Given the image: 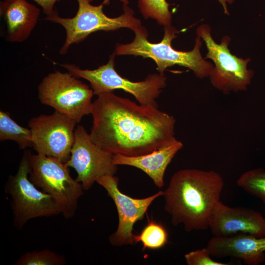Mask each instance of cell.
Returning a JSON list of instances; mask_svg holds the SVG:
<instances>
[{
    "label": "cell",
    "instance_id": "20",
    "mask_svg": "<svg viewBox=\"0 0 265 265\" xmlns=\"http://www.w3.org/2000/svg\"><path fill=\"white\" fill-rule=\"evenodd\" d=\"M166 0H138V6L144 18L154 19L164 26L170 25L172 13Z\"/></svg>",
    "mask_w": 265,
    "mask_h": 265
},
{
    "label": "cell",
    "instance_id": "11",
    "mask_svg": "<svg viewBox=\"0 0 265 265\" xmlns=\"http://www.w3.org/2000/svg\"><path fill=\"white\" fill-rule=\"evenodd\" d=\"M113 155L95 144L85 129L78 125L71 156L65 164L76 170V180L84 190H88L100 177L116 173L118 168L113 162Z\"/></svg>",
    "mask_w": 265,
    "mask_h": 265
},
{
    "label": "cell",
    "instance_id": "21",
    "mask_svg": "<svg viewBox=\"0 0 265 265\" xmlns=\"http://www.w3.org/2000/svg\"><path fill=\"white\" fill-rule=\"evenodd\" d=\"M66 260L63 255H59L48 249L41 251L27 252L21 256L14 265H63Z\"/></svg>",
    "mask_w": 265,
    "mask_h": 265
},
{
    "label": "cell",
    "instance_id": "17",
    "mask_svg": "<svg viewBox=\"0 0 265 265\" xmlns=\"http://www.w3.org/2000/svg\"><path fill=\"white\" fill-rule=\"evenodd\" d=\"M12 140L21 149L32 147V135L30 129L23 127L16 123L10 117V113L0 111V140Z\"/></svg>",
    "mask_w": 265,
    "mask_h": 265
},
{
    "label": "cell",
    "instance_id": "1",
    "mask_svg": "<svg viewBox=\"0 0 265 265\" xmlns=\"http://www.w3.org/2000/svg\"><path fill=\"white\" fill-rule=\"evenodd\" d=\"M93 102V142L113 155L134 157L170 143L175 136L174 117L158 107L137 104L113 92L101 94Z\"/></svg>",
    "mask_w": 265,
    "mask_h": 265
},
{
    "label": "cell",
    "instance_id": "19",
    "mask_svg": "<svg viewBox=\"0 0 265 265\" xmlns=\"http://www.w3.org/2000/svg\"><path fill=\"white\" fill-rule=\"evenodd\" d=\"M237 185L247 193L260 198L265 203V170L255 168L242 173L237 181Z\"/></svg>",
    "mask_w": 265,
    "mask_h": 265
},
{
    "label": "cell",
    "instance_id": "4",
    "mask_svg": "<svg viewBox=\"0 0 265 265\" xmlns=\"http://www.w3.org/2000/svg\"><path fill=\"white\" fill-rule=\"evenodd\" d=\"M79 8L73 18H63L58 15L56 10L47 16L46 21L57 23L65 29L66 37L60 49L59 53L65 54L70 46L83 41L91 33L99 30L111 31L122 27L129 28L133 31L141 26L140 21L134 17L133 11L128 6L127 0L123 2L124 13L119 17L110 18L103 12L104 4L109 0H105L98 5L91 4L93 0H77Z\"/></svg>",
    "mask_w": 265,
    "mask_h": 265
},
{
    "label": "cell",
    "instance_id": "3",
    "mask_svg": "<svg viewBox=\"0 0 265 265\" xmlns=\"http://www.w3.org/2000/svg\"><path fill=\"white\" fill-rule=\"evenodd\" d=\"M133 31L135 38L132 42L116 45L114 52L116 55L150 58L157 64L159 73H164L169 67L178 65L191 70L199 78L209 77L213 66L202 57L200 53L202 42L199 36L195 39L192 50L183 52L172 46V41L179 31L171 25L164 26L163 38L157 43H151L147 40L148 32L142 26Z\"/></svg>",
    "mask_w": 265,
    "mask_h": 265
},
{
    "label": "cell",
    "instance_id": "15",
    "mask_svg": "<svg viewBox=\"0 0 265 265\" xmlns=\"http://www.w3.org/2000/svg\"><path fill=\"white\" fill-rule=\"evenodd\" d=\"M183 146V143L176 138L164 147L146 154L134 157L114 154L113 162L117 166L128 165L141 170L160 188L164 185V176L168 165Z\"/></svg>",
    "mask_w": 265,
    "mask_h": 265
},
{
    "label": "cell",
    "instance_id": "18",
    "mask_svg": "<svg viewBox=\"0 0 265 265\" xmlns=\"http://www.w3.org/2000/svg\"><path fill=\"white\" fill-rule=\"evenodd\" d=\"M168 233L165 228L153 220L148 224L138 235H134L135 243L141 242L143 249H156L162 247L168 242Z\"/></svg>",
    "mask_w": 265,
    "mask_h": 265
},
{
    "label": "cell",
    "instance_id": "12",
    "mask_svg": "<svg viewBox=\"0 0 265 265\" xmlns=\"http://www.w3.org/2000/svg\"><path fill=\"white\" fill-rule=\"evenodd\" d=\"M118 178L106 175L98 178L96 182L106 191L114 201L119 218L116 231L109 237V241L114 246L132 245L135 243L132 230L134 224L142 219L149 207L158 197L163 196V191L142 199H135L121 192L118 188Z\"/></svg>",
    "mask_w": 265,
    "mask_h": 265
},
{
    "label": "cell",
    "instance_id": "23",
    "mask_svg": "<svg viewBox=\"0 0 265 265\" xmlns=\"http://www.w3.org/2000/svg\"><path fill=\"white\" fill-rule=\"evenodd\" d=\"M38 3L42 8L44 13L47 16L53 14L55 10L54 6L56 1L60 0H33Z\"/></svg>",
    "mask_w": 265,
    "mask_h": 265
},
{
    "label": "cell",
    "instance_id": "5",
    "mask_svg": "<svg viewBox=\"0 0 265 265\" xmlns=\"http://www.w3.org/2000/svg\"><path fill=\"white\" fill-rule=\"evenodd\" d=\"M115 53L109 56L105 64L94 70L82 69L74 64L61 65L75 77L88 80L94 95L113 92L122 89L132 95L139 104L158 107L156 99L166 86L164 73L149 75L140 81H132L120 76L114 68Z\"/></svg>",
    "mask_w": 265,
    "mask_h": 265
},
{
    "label": "cell",
    "instance_id": "13",
    "mask_svg": "<svg viewBox=\"0 0 265 265\" xmlns=\"http://www.w3.org/2000/svg\"><path fill=\"white\" fill-rule=\"evenodd\" d=\"M209 228L216 237L240 234L263 237H265V217L252 209L231 207L219 201L212 211Z\"/></svg>",
    "mask_w": 265,
    "mask_h": 265
},
{
    "label": "cell",
    "instance_id": "7",
    "mask_svg": "<svg viewBox=\"0 0 265 265\" xmlns=\"http://www.w3.org/2000/svg\"><path fill=\"white\" fill-rule=\"evenodd\" d=\"M25 152L17 172L9 176L4 190L11 197L13 225L20 229L32 218L62 213L53 197L38 189L29 180V156Z\"/></svg>",
    "mask_w": 265,
    "mask_h": 265
},
{
    "label": "cell",
    "instance_id": "2",
    "mask_svg": "<svg viewBox=\"0 0 265 265\" xmlns=\"http://www.w3.org/2000/svg\"><path fill=\"white\" fill-rule=\"evenodd\" d=\"M224 185L222 176L213 170L187 168L175 172L163 195L172 224H183L187 232L209 228Z\"/></svg>",
    "mask_w": 265,
    "mask_h": 265
},
{
    "label": "cell",
    "instance_id": "9",
    "mask_svg": "<svg viewBox=\"0 0 265 265\" xmlns=\"http://www.w3.org/2000/svg\"><path fill=\"white\" fill-rule=\"evenodd\" d=\"M196 33L205 43L208 51L205 58L211 59L214 63L209 76L212 86L224 94L246 90L254 74L247 68L250 59H243L231 53L229 37H223L220 44L216 43L208 25H201Z\"/></svg>",
    "mask_w": 265,
    "mask_h": 265
},
{
    "label": "cell",
    "instance_id": "14",
    "mask_svg": "<svg viewBox=\"0 0 265 265\" xmlns=\"http://www.w3.org/2000/svg\"><path fill=\"white\" fill-rule=\"evenodd\" d=\"M206 247L212 257L238 258L249 265H259L265 259V237L247 234L229 237L213 236Z\"/></svg>",
    "mask_w": 265,
    "mask_h": 265
},
{
    "label": "cell",
    "instance_id": "8",
    "mask_svg": "<svg viewBox=\"0 0 265 265\" xmlns=\"http://www.w3.org/2000/svg\"><path fill=\"white\" fill-rule=\"evenodd\" d=\"M38 98L44 105L80 122L91 114L94 92L86 84L69 72L58 71L45 77L38 87Z\"/></svg>",
    "mask_w": 265,
    "mask_h": 265
},
{
    "label": "cell",
    "instance_id": "10",
    "mask_svg": "<svg viewBox=\"0 0 265 265\" xmlns=\"http://www.w3.org/2000/svg\"><path fill=\"white\" fill-rule=\"evenodd\" d=\"M77 123L70 116L55 110L50 115L31 118L28 127L32 132L33 149L37 154L67 162L71 156Z\"/></svg>",
    "mask_w": 265,
    "mask_h": 265
},
{
    "label": "cell",
    "instance_id": "24",
    "mask_svg": "<svg viewBox=\"0 0 265 265\" xmlns=\"http://www.w3.org/2000/svg\"><path fill=\"white\" fill-rule=\"evenodd\" d=\"M223 6L224 12L226 14H229L227 3L231 4L232 3V0H218Z\"/></svg>",
    "mask_w": 265,
    "mask_h": 265
},
{
    "label": "cell",
    "instance_id": "22",
    "mask_svg": "<svg viewBox=\"0 0 265 265\" xmlns=\"http://www.w3.org/2000/svg\"><path fill=\"white\" fill-rule=\"evenodd\" d=\"M207 247L190 251L185 255L188 265H228L212 260Z\"/></svg>",
    "mask_w": 265,
    "mask_h": 265
},
{
    "label": "cell",
    "instance_id": "16",
    "mask_svg": "<svg viewBox=\"0 0 265 265\" xmlns=\"http://www.w3.org/2000/svg\"><path fill=\"white\" fill-rule=\"evenodd\" d=\"M0 13L6 23V41L21 42L35 26L40 9L26 0H3L0 3Z\"/></svg>",
    "mask_w": 265,
    "mask_h": 265
},
{
    "label": "cell",
    "instance_id": "6",
    "mask_svg": "<svg viewBox=\"0 0 265 265\" xmlns=\"http://www.w3.org/2000/svg\"><path fill=\"white\" fill-rule=\"evenodd\" d=\"M29 165L28 177L31 182L53 197L65 218L73 217L84 189L80 183L72 178L69 167L55 158L31 153Z\"/></svg>",
    "mask_w": 265,
    "mask_h": 265
}]
</instances>
